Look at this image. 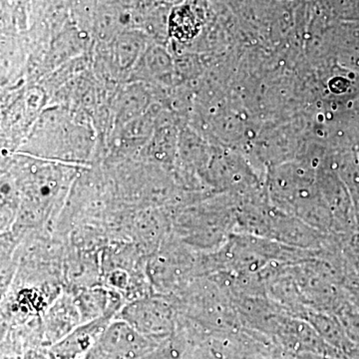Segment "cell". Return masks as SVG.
<instances>
[{"label": "cell", "instance_id": "277c9868", "mask_svg": "<svg viewBox=\"0 0 359 359\" xmlns=\"http://www.w3.org/2000/svg\"><path fill=\"white\" fill-rule=\"evenodd\" d=\"M342 325L346 330L349 339L359 346V313L358 311H347L342 318Z\"/></svg>", "mask_w": 359, "mask_h": 359}, {"label": "cell", "instance_id": "3957f363", "mask_svg": "<svg viewBox=\"0 0 359 359\" xmlns=\"http://www.w3.org/2000/svg\"><path fill=\"white\" fill-rule=\"evenodd\" d=\"M200 20L190 6L176 7L170 16V32L179 40L193 39L199 32Z\"/></svg>", "mask_w": 359, "mask_h": 359}, {"label": "cell", "instance_id": "7a4b0ae2", "mask_svg": "<svg viewBox=\"0 0 359 359\" xmlns=\"http://www.w3.org/2000/svg\"><path fill=\"white\" fill-rule=\"evenodd\" d=\"M99 332H101V325H98L79 328L59 341L54 346V353L60 358H76L91 346Z\"/></svg>", "mask_w": 359, "mask_h": 359}, {"label": "cell", "instance_id": "6da1fadb", "mask_svg": "<svg viewBox=\"0 0 359 359\" xmlns=\"http://www.w3.org/2000/svg\"><path fill=\"white\" fill-rule=\"evenodd\" d=\"M98 351L109 359H137L150 351V344L135 328L117 323L103 332Z\"/></svg>", "mask_w": 359, "mask_h": 359}]
</instances>
